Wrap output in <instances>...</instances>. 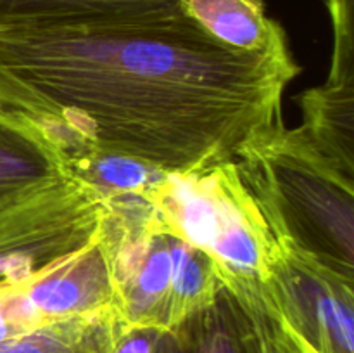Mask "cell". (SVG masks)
Instances as JSON below:
<instances>
[{"mask_svg":"<svg viewBox=\"0 0 354 353\" xmlns=\"http://www.w3.org/2000/svg\"><path fill=\"white\" fill-rule=\"evenodd\" d=\"M296 73L287 48L228 47L185 12L0 30V118L44 135L66 165L106 152L190 175L279 137L280 100Z\"/></svg>","mask_w":354,"mask_h":353,"instance_id":"cell-1","label":"cell"},{"mask_svg":"<svg viewBox=\"0 0 354 353\" xmlns=\"http://www.w3.org/2000/svg\"><path fill=\"white\" fill-rule=\"evenodd\" d=\"M203 30L228 47L248 52L287 48L286 37L265 12L263 0H180Z\"/></svg>","mask_w":354,"mask_h":353,"instance_id":"cell-5","label":"cell"},{"mask_svg":"<svg viewBox=\"0 0 354 353\" xmlns=\"http://www.w3.org/2000/svg\"><path fill=\"white\" fill-rule=\"evenodd\" d=\"M332 21H334L337 47L351 48L353 40V0H327Z\"/></svg>","mask_w":354,"mask_h":353,"instance_id":"cell-8","label":"cell"},{"mask_svg":"<svg viewBox=\"0 0 354 353\" xmlns=\"http://www.w3.org/2000/svg\"><path fill=\"white\" fill-rule=\"evenodd\" d=\"M223 286L237 298L251 320L256 338V353H315L283 320L263 280L261 291L256 289V280L235 277H227Z\"/></svg>","mask_w":354,"mask_h":353,"instance_id":"cell-7","label":"cell"},{"mask_svg":"<svg viewBox=\"0 0 354 353\" xmlns=\"http://www.w3.org/2000/svg\"><path fill=\"white\" fill-rule=\"evenodd\" d=\"M75 179L44 135L0 118V218Z\"/></svg>","mask_w":354,"mask_h":353,"instance_id":"cell-3","label":"cell"},{"mask_svg":"<svg viewBox=\"0 0 354 353\" xmlns=\"http://www.w3.org/2000/svg\"><path fill=\"white\" fill-rule=\"evenodd\" d=\"M111 353H256L248 314L221 284L213 303L168 329L123 325Z\"/></svg>","mask_w":354,"mask_h":353,"instance_id":"cell-2","label":"cell"},{"mask_svg":"<svg viewBox=\"0 0 354 353\" xmlns=\"http://www.w3.org/2000/svg\"><path fill=\"white\" fill-rule=\"evenodd\" d=\"M123 325L116 308H109L7 339L0 353H111Z\"/></svg>","mask_w":354,"mask_h":353,"instance_id":"cell-6","label":"cell"},{"mask_svg":"<svg viewBox=\"0 0 354 353\" xmlns=\"http://www.w3.org/2000/svg\"><path fill=\"white\" fill-rule=\"evenodd\" d=\"M183 12L180 0H0V30L99 26Z\"/></svg>","mask_w":354,"mask_h":353,"instance_id":"cell-4","label":"cell"}]
</instances>
